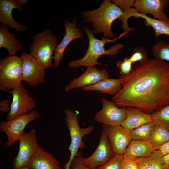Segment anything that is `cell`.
<instances>
[{
	"label": "cell",
	"mask_w": 169,
	"mask_h": 169,
	"mask_svg": "<svg viewBox=\"0 0 169 169\" xmlns=\"http://www.w3.org/2000/svg\"><path fill=\"white\" fill-rule=\"evenodd\" d=\"M88 38L89 45L85 55L81 58L69 62L68 66L69 68H76L86 66L92 67L96 65L106 66L107 64L99 63L98 58L103 55L110 56L116 55L120 50L124 47L122 44L119 43L111 46L108 49L104 48L105 44L108 43L114 42L125 36L122 33L118 37L113 39L102 37L101 40L96 38L92 31H90L88 27L83 26Z\"/></svg>",
	"instance_id": "7a4b0ae2"
},
{
	"label": "cell",
	"mask_w": 169,
	"mask_h": 169,
	"mask_svg": "<svg viewBox=\"0 0 169 169\" xmlns=\"http://www.w3.org/2000/svg\"><path fill=\"white\" fill-rule=\"evenodd\" d=\"M19 169H30L28 168V167H24Z\"/></svg>",
	"instance_id": "f35d334b"
},
{
	"label": "cell",
	"mask_w": 169,
	"mask_h": 169,
	"mask_svg": "<svg viewBox=\"0 0 169 169\" xmlns=\"http://www.w3.org/2000/svg\"><path fill=\"white\" fill-rule=\"evenodd\" d=\"M148 54L142 46L136 47L130 57L131 61L133 63L136 62L141 63L146 61L148 58Z\"/></svg>",
	"instance_id": "f1b7e54d"
},
{
	"label": "cell",
	"mask_w": 169,
	"mask_h": 169,
	"mask_svg": "<svg viewBox=\"0 0 169 169\" xmlns=\"http://www.w3.org/2000/svg\"><path fill=\"white\" fill-rule=\"evenodd\" d=\"M124 80L122 78L103 80L93 85L82 88L84 91H98L112 96L116 95L121 90Z\"/></svg>",
	"instance_id": "7402d4cb"
},
{
	"label": "cell",
	"mask_w": 169,
	"mask_h": 169,
	"mask_svg": "<svg viewBox=\"0 0 169 169\" xmlns=\"http://www.w3.org/2000/svg\"><path fill=\"white\" fill-rule=\"evenodd\" d=\"M169 141V131L161 125L156 124L152 131L150 141L155 147H158Z\"/></svg>",
	"instance_id": "d4e9b609"
},
{
	"label": "cell",
	"mask_w": 169,
	"mask_h": 169,
	"mask_svg": "<svg viewBox=\"0 0 169 169\" xmlns=\"http://www.w3.org/2000/svg\"><path fill=\"white\" fill-rule=\"evenodd\" d=\"M151 115L153 121L161 125L169 131V105Z\"/></svg>",
	"instance_id": "83f0119b"
},
{
	"label": "cell",
	"mask_w": 169,
	"mask_h": 169,
	"mask_svg": "<svg viewBox=\"0 0 169 169\" xmlns=\"http://www.w3.org/2000/svg\"><path fill=\"white\" fill-rule=\"evenodd\" d=\"M22 7L18 0H0V22L19 32L26 30L27 26L18 23L12 16V10L15 8L23 13Z\"/></svg>",
	"instance_id": "e0dca14e"
},
{
	"label": "cell",
	"mask_w": 169,
	"mask_h": 169,
	"mask_svg": "<svg viewBox=\"0 0 169 169\" xmlns=\"http://www.w3.org/2000/svg\"><path fill=\"white\" fill-rule=\"evenodd\" d=\"M123 11L111 0H105L97 9L85 10L81 14L85 23H91L94 34L103 33L102 37L110 38L114 35L112 25L123 15Z\"/></svg>",
	"instance_id": "3957f363"
},
{
	"label": "cell",
	"mask_w": 169,
	"mask_h": 169,
	"mask_svg": "<svg viewBox=\"0 0 169 169\" xmlns=\"http://www.w3.org/2000/svg\"><path fill=\"white\" fill-rule=\"evenodd\" d=\"M120 169H139V162L137 158L130 159L123 155Z\"/></svg>",
	"instance_id": "1f68e13d"
},
{
	"label": "cell",
	"mask_w": 169,
	"mask_h": 169,
	"mask_svg": "<svg viewBox=\"0 0 169 169\" xmlns=\"http://www.w3.org/2000/svg\"><path fill=\"white\" fill-rule=\"evenodd\" d=\"M155 123L153 121L144 124L130 131L132 140L149 141Z\"/></svg>",
	"instance_id": "484cf974"
},
{
	"label": "cell",
	"mask_w": 169,
	"mask_h": 169,
	"mask_svg": "<svg viewBox=\"0 0 169 169\" xmlns=\"http://www.w3.org/2000/svg\"><path fill=\"white\" fill-rule=\"evenodd\" d=\"M151 49L154 58L169 62V43L160 40L152 47Z\"/></svg>",
	"instance_id": "4316f807"
},
{
	"label": "cell",
	"mask_w": 169,
	"mask_h": 169,
	"mask_svg": "<svg viewBox=\"0 0 169 169\" xmlns=\"http://www.w3.org/2000/svg\"><path fill=\"white\" fill-rule=\"evenodd\" d=\"M23 62L20 57L6 56L0 60V90L8 91L20 86L23 81Z\"/></svg>",
	"instance_id": "5b68a950"
},
{
	"label": "cell",
	"mask_w": 169,
	"mask_h": 169,
	"mask_svg": "<svg viewBox=\"0 0 169 169\" xmlns=\"http://www.w3.org/2000/svg\"><path fill=\"white\" fill-rule=\"evenodd\" d=\"M30 50L32 55L45 69L53 66V53L57 45V38L50 29H46L33 37Z\"/></svg>",
	"instance_id": "277c9868"
},
{
	"label": "cell",
	"mask_w": 169,
	"mask_h": 169,
	"mask_svg": "<svg viewBox=\"0 0 169 169\" xmlns=\"http://www.w3.org/2000/svg\"><path fill=\"white\" fill-rule=\"evenodd\" d=\"M13 96L10 110L6 117V121L28 114L35 108L37 104L29 96V91L22 84L19 87L7 91Z\"/></svg>",
	"instance_id": "52a82bcc"
},
{
	"label": "cell",
	"mask_w": 169,
	"mask_h": 169,
	"mask_svg": "<svg viewBox=\"0 0 169 169\" xmlns=\"http://www.w3.org/2000/svg\"><path fill=\"white\" fill-rule=\"evenodd\" d=\"M114 155L108 137L103 131L95 152L88 157H83V161L88 167L96 169L106 163Z\"/></svg>",
	"instance_id": "7c38bea8"
},
{
	"label": "cell",
	"mask_w": 169,
	"mask_h": 169,
	"mask_svg": "<svg viewBox=\"0 0 169 169\" xmlns=\"http://www.w3.org/2000/svg\"><path fill=\"white\" fill-rule=\"evenodd\" d=\"M153 121L151 115L134 107H127L126 116L121 125L130 131L144 124Z\"/></svg>",
	"instance_id": "d6986e66"
},
{
	"label": "cell",
	"mask_w": 169,
	"mask_h": 169,
	"mask_svg": "<svg viewBox=\"0 0 169 169\" xmlns=\"http://www.w3.org/2000/svg\"><path fill=\"white\" fill-rule=\"evenodd\" d=\"M156 150V147L150 141L132 140L123 155L131 159L145 157Z\"/></svg>",
	"instance_id": "ffe728a7"
},
{
	"label": "cell",
	"mask_w": 169,
	"mask_h": 169,
	"mask_svg": "<svg viewBox=\"0 0 169 169\" xmlns=\"http://www.w3.org/2000/svg\"><path fill=\"white\" fill-rule=\"evenodd\" d=\"M111 1L118 6L122 10H127L134 6L135 0H112Z\"/></svg>",
	"instance_id": "836d02e7"
},
{
	"label": "cell",
	"mask_w": 169,
	"mask_h": 169,
	"mask_svg": "<svg viewBox=\"0 0 169 169\" xmlns=\"http://www.w3.org/2000/svg\"><path fill=\"white\" fill-rule=\"evenodd\" d=\"M27 167L30 169H62L59 161L53 155L39 146Z\"/></svg>",
	"instance_id": "ac0fdd59"
},
{
	"label": "cell",
	"mask_w": 169,
	"mask_h": 169,
	"mask_svg": "<svg viewBox=\"0 0 169 169\" xmlns=\"http://www.w3.org/2000/svg\"><path fill=\"white\" fill-rule=\"evenodd\" d=\"M109 73L105 69L99 70L96 66L87 67L81 76L73 79L65 87V90L67 92L73 89L93 85L109 79Z\"/></svg>",
	"instance_id": "5bb4252c"
},
{
	"label": "cell",
	"mask_w": 169,
	"mask_h": 169,
	"mask_svg": "<svg viewBox=\"0 0 169 169\" xmlns=\"http://www.w3.org/2000/svg\"><path fill=\"white\" fill-rule=\"evenodd\" d=\"M40 116L39 111L33 110L28 114L21 115L9 121H2L0 123V130L7 137L6 142L8 147L12 146L24 132L27 125Z\"/></svg>",
	"instance_id": "ba28073f"
},
{
	"label": "cell",
	"mask_w": 169,
	"mask_h": 169,
	"mask_svg": "<svg viewBox=\"0 0 169 169\" xmlns=\"http://www.w3.org/2000/svg\"><path fill=\"white\" fill-rule=\"evenodd\" d=\"M5 48L9 55H15L16 53L22 49V43L18 40L16 35L10 33L8 26L5 24L0 25V48Z\"/></svg>",
	"instance_id": "603a6c76"
},
{
	"label": "cell",
	"mask_w": 169,
	"mask_h": 169,
	"mask_svg": "<svg viewBox=\"0 0 169 169\" xmlns=\"http://www.w3.org/2000/svg\"><path fill=\"white\" fill-rule=\"evenodd\" d=\"M102 126L108 137L115 154L123 155L132 140L130 131L121 125L111 126L103 124Z\"/></svg>",
	"instance_id": "4fadbf2b"
},
{
	"label": "cell",
	"mask_w": 169,
	"mask_h": 169,
	"mask_svg": "<svg viewBox=\"0 0 169 169\" xmlns=\"http://www.w3.org/2000/svg\"><path fill=\"white\" fill-rule=\"evenodd\" d=\"M123 158V155L115 154L106 163L96 169H120Z\"/></svg>",
	"instance_id": "4dcf8cb0"
},
{
	"label": "cell",
	"mask_w": 169,
	"mask_h": 169,
	"mask_svg": "<svg viewBox=\"0 0 169 169\" xmlns=\"http://www.w3.org/2000/svg\"><path fill=\"white\" fill-rule=\"evenodd\" d=\"M20 57L23 62V81L33 87L44 82L46 74L44 67L30 54L23 51Z\"/></svg>",
	"instance_id": "30bf717a"
},
{
	"label": "cell",
	"mask_w": 169,
	"mask_h": 169,
	"mask_svg": "<svg viewBox=\"0 0 169 169\" xmlns=\"http://www.w3.org/2000/svg\"><path fill=\"white\" fill-rule=\"evenodd\" d=\"M83 156L81 152H79L78 156L72 160L70 169H91L86 166L83 161Z\"/></svg>",
	"instance_id": "d6a6232c"
},
{
	"label": "cell",
	"mask_w": 169,
	"mask_h": 169,
	"mask_svg": "<svg viewBox=\"0 0 169 169\" xmlns=\"http://www.w3.org/2000/svg\"><path fill=\"white\" fill-rule=\"evenodd\" d=\"M130 17H134L141 18L145 20V25L151 27L155 32L156 37L161 35H166L169 36V18L167 20H162L151 18L147 15H144L137 12L134 8H131L129 10Z\"/></svg>",
	"instance_id": "44dd1931"
},
{
	"label": "cell",
	"mask_w": 169,
	"mask_h": 169,
	"mask_svg": "<svg viewBox=\"0 0 169 169\" xmlns=\"http://www.w3.org/2000/svg\"><path fill=\"white\" fill-rule=\"evenodd\" d=\"M163 158L165 164L169 166V154L163 156Z\"/></svg>",
	"instance_id": "8d00e7d4"
},
{
	"label": "cell",
	"mask_w": 169,
	"mask_h": 169,
	"mask_svg": "<svg viewBox=\"0 0 169 169\" xmlns=\"http://www.w3.org/2000/svg\"><path fill=\"white\" fill-rule=\"evenodd\" d=\"M11 104L8 100L5 99L0 102V111L4 113H8L10 110Z\"/></svg>",
	"instance_id": "e575fe53"
},
{
	"label": "cell",
	"mask_w": 169,
	"mask_h": 169,
	"mask_svg": "<svg viewBox=\"0 0 169 169\" xmlns=\"http://www.w3.org/2000/svg\"><path fill=\"white\" fill-rule=\"evenodd\" d=\"M76 23L75 18L73 19L72 23L67 19L65 22V30L64 37L60 43L57 45L53 56L55 69H57L59 66L64 52L69 44L76 39L83 38V33L76 27Z\"/></svg>",
	"instance_id": "9a60e30c"
},
{
	"label": "cell",
	"mask_w": 169,
	"mask_h": 169,
	"mask_svg": "<svg viewBox=\"0 0 169 169\" xmlns=\"http://www.w3.org/2000/svg\"><path fill=\"white\" fill-rule=\"evenodd\" d=\"M102 109L96 112L95 120L102 124L111 126L121 125L126 116L127 107L117 106L112 101L105 98L102 99Z\"/></svg>",
	"instance_id": "8fae6325"
},
{
	"label": "cell",
	"mask_w": 169,
	"mask_h": 169,
	"mask_svg": "<svg viewBox=\"0 0 169 169\" xmlns=\"http://www.w3.org/2000/svg\"><path fill=\"white\" fill-rule=\"evenodd\" d=\"M132 63L131 61L130 56L125 58L123 60H120L116 64L120 75L122 76L129 74L131 71Z\"/></svg>",
	"instance_id": "f546056e"
},
{
	"label": "cell",
	"mask_w": 169,
	"mask_h": 169,
	"mask_svg": "<svg viewBox=\"0 0 169 169\" xmlns=\"http://www.w3.org/2000/svg\"><path fill=\"white\" fill-rule=\"evenodd\" d=\"M66 125L69 132L71 138V143L69 150L70 152V155L68 161L64 165L65 169H70L71 164L73 159L77 156L78 151L85 148V146L82 141L83 137L92 132L94 127L90 125L88 127L81 128L78 123V115L72 110L65 109Z\"/></svg>",
	"instance_id": "8992f818"
},
{
	"label": "cell",
	"mask_w": 169,
	"mask_h": 169,
	"mask_svg": "<svg viewBox=\"0 0 169 169\" xmlns=\"http://www.w3.org/2000/svg\"><path fill=\"white\" fill-rule=\"evenodd\" d=\"M18 141L19 142V149L17 155L13 160V169L27 167L39 146L36 131L34 128L31 129L27 132H24Z\"/></svg>",
	"instance_id": "9c48e42d"
},
{
	"label": "cell",
	"mask_w": 169,
	"mask_h": 169,
	"mask_svg": "<svg viewBox=\"0 0 169 169\" xmlns=\"http://www.w3.org/2000/svg\"><path fill=\"white\" fill-rule=\"evenodd\" d=\"M169 4V0H136L134 6L140 14L146 15L149 13L154 18L167 20L169 18L164 12V9Z\"/></svg>",
	"instance_id": "2e32d148"
},
{
	"label": "cell",
	"mask_w": 169,
	"mask_h": 169,
	"mask_svg": "<svg viewBox=\"0 0 169 169\" xmlns=\"http://www.w3.org/2000/svg\"><path fill=\"white\" fill-rule=\"evenodd\" d=\"M163 156L157 149L150 156L145 157L137 158L139 169H169L163 160Z\"/></svg>",
	"instance_id": "cb8c5ba5"
},
{
	"label": "cell",
	"mask_w": 169,
	"mask_h": 169,
	"mask_svg": "<svg viewBox=\"0 0 169 169\" xmlns=\"http://www.w3.org/2000/svg\"><path fill=\"white\" fill-rule=\"evenodd\" d=\"M156 149L159 151L163 156L169 154V141L158 147H156Z\"/></svg>",
	"instance_id": "d590c367"
},
{
	"label": "cell",
	"mask_w": 169,
	"mask_h": 169,
	"mask_svg": "<svg viewBox=\"0 0 169 169\" xmlns=\"http://www.w3.org/2000/svg\"><path fill=\"white\" fill-rule=\"evenodd\" d=\"M18 1L21 6H24L28 1V0H18Z\"/></svg>",
	"instance_id": "74e56055"
},
{
	"label": "cell",
	"mask_w": 169,
	"mask_h": 169,
	"mask_svg": "<svg viewBox=\"0 0 169 169\" xmlns=\"http://www.w3.org/2000/svg\"><path fill=\"white\" fill-rule=\"evenodd\" d=\"M112 101L120 107H132L151 114L169 105V63L155 58L138 63Z\"/></svg>",
	"instance_id": "6da1fadb"
}]
</instances>
